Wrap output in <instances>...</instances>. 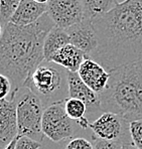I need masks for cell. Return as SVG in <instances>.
Returning <instances> with one entry per match:
<instances>
[{"mask_svg": "<svg viewBox=\"0 0 142 149\" xmlns=\"http://www.w3.org/2000/svg\"><path fill=\"white\" fill-rule=\"evenodd\" d=\"M47 13L56 26L68 28L85 19L82 0H49Z\"/></svg>", "mask_w": 142, "mask_h": 149, "instance_id": "cell-8", "label": "cell"}, {"mask_svg": "<svg viewBox=\"0 0 142 149\" xmlns=\"http://www.w3.org/2000/svg\"><path fill=\"white\" fill-rule=\"evenodd\" d=\"M97 47L89 58L108 72L142 58L140 0L123 1L108 13L93 19Z\"/></svg>", "mask_w": 142, "mask_h": 149, "instance_id": "cell-1", "label": "cell"}, {"mask_svg": "<svg viewBox=\"0 0 142 149\" xmlns=\"http://www.w3.org/2000/svg\"><path fill=\"white\" fill-rule=\"evenodd\" d=\"M125 1H130V0H125Z\"/></svg>", "mask_w": 142, "mask_h": 149, "instance_id": "cell-28", "label": "cell"}, {"mask_svg": "<svg viewBox=\"0 0 142 149\" xmlns=\"http://www.w3.org/2000/svg\"><path fill=\"white\" fill-rule=\"evenodd\" d=\"M121 149H138V148L135 147L132 144V142H129V143H123Z\"/></svg>", "mask_w": 142, "mask_h": 149, "instance_id": "cell-24", "label": "cell"}, {"mask_svg": "<svg viewBox=\"0 0 142 149\" xmlns=\"http://www.w3.org/2000/svg\"><path fill=\"white\" fill-rule=\"evenodd\" d=\"M93 146L94 149H121L123 143L116 141H107V140L98 139L93 137Z\"/></svg>", "mask_w": 142, "mask_h": 149, "instance_id": "cell-23", "label": "cell"}, {"mask_svg": "<svg viewBox=\"0 0 142 149\" xmlns=\"http://www.w3.org/2000/svg\"><path fill=\"white\" fill-rule=\"evenodd\" d=\"M81 80L98 95L106 89L110 80V72L93 58L87 56L77 72Z\"/></svg>", "mask_w": 142, "mask_h": 149, "instance_id": "cell-12", "label": "cell"}, {"mask_svg": "<svg viewBox=\"0 0 142 149\" xmlns=\"http://www.w3.org/2000/svg\"><path fill=\"white\" fill-rule=\"evenodd\" d=\"M20 1L21 0H0V22L3 27L9 23Z\"/></svg>", "mask_w": 142, "mask_h": 149, "instance_id": "cell-18", "label": "cell"}, {"mask_svg": "<svg viewBox=\"0 0 142 149\" xmlns=\"http://www.w3.org/2000/svg\"><path fill=\"white\" fill-rule=\"evenodd\" d=\"M40 142L36 141L29 137L18 135L16 144H15V149H38L40 148Z\"/></svg>", "mask_w": 142, "mask_h": 149, "instance_id": "cell-20", "label": "cell"}, {"mask_svg": "<svg viewBox=\"0 0 142 149\" xmlns=\"http://www.w3.org/2000/svg\"><path fill=\"white\" fill-rule=\"evenodd\" d=\"M15 97L0 101V149H5L18 136Z\"/></svg>", "mask_w": 142, "mask_h": 149, "instance_id": "cell-9", "label": "cell"}, {"mask_svg": "<svg viewBox=\"0 0 142 149\" xmlns=\"http://www.w3.org/2000/svg\"><path fill=\"white\" fill-rule=\"evenodd\" d=\"M65 149H94V146L93 143H91L86 138L77 137L72 138L65 145Z\"/></svg>", "mask_w": 142, "mask_h": 149, "instance_id": "cell-21", "label": "cell"}, {"mask_svg": "<svg viewBox=\"0 0 142 149\" xmlns=\"http://www.w3.org/2000/svg\"><path fill=\"white\" fill-rule=\"evenodd\" d=\"M87 56L73 45H67L56 52L49 62L64 68L68 72L77 73Z\"/></svg>", "mask_w": 142, "mask_h": 149, "instance_id": "cell-14", "label": "cell"}, {"mask_svg": "<svg viewBox=\"0 0 142 149\" xmlns=\"http://www.w3.org/2000/svg\"><path fill=\"white\" fill-rule=\"evenodd\" d=\"M70 37L65 28L54 25L49 30L43 43V56L45 61L49 62L51 58L65 45H70Z\"/></svg>", "mask_w": 142, "mask_h": 149, "instance_id": "cell-15", "label": "cell"}, {"mask_svg": "<svg viewBox=\"0 0 142 149\" xmlns=\"http://www.w3.org/2000/svg\"><path fill=\"white\" fill-rule=\"evenodd\" d=\"M34 1L38 2V3H40V4H47L49 0H34Z\"/></svg>", "mask_w": 142, "mask_h": 149, "instance_id": "cell-26", "label": "cell"}, {"mask_svg": "<svg viewBox=\"0 0 142 149\" xmlns=\"http://www.w3.org/2000/svg\"><path fill=\"white\" fill-rule=\"evenodd\" d=\"M2 31H3V26H2L1 22H0V38H1V36H2Z\"/></svg>", "mask_w": 142, "mask_h": 149, "instance_id": "cell-27", "label": "cell"}, {"mask_svg": "<svg viewBox=\"0 0 142 149\" xmlns=\"http://www.w3.org/2000/svg\"><path fill=\"white\" fill-rule=\"evenodd\" d=\"M68 71L52 62H42L25 81L23 88L29 90L43 106L65 101L68 95Z\"/></svg>", "mask_w": 142, "mask_h": 149, "instance_id": "cell-4", "label": "cell"}, {"mask_svg": "<svg viewBox=\"0 0 142 149\" xmlns=\"http://www.w3.org/2000/svg\"><path fill=\"white\" fill-rule=\"evenodd\" d=\"M18 135L26 136L41 143L45 135L41 129L45 106L33 93L21 88L15 97Z\"/></svg>", "mask_w": 142, "mask_h": 149, "instance_id": "cell-5", "label": "cell"}, {"mask_svg": "<svg viewBox=\"0 0 142 149\" xmlns=\"http://www.w3.org/2000/svg\"><path fill=\"white\" fill-rule=\"evenodd\" d=\"M110 74L106 89L99 94L102 111L118 114L127 122L142 119V58Z\"/></svg>", "mask_w": 142, "mask_h": 149, "instance_id": "cell-3", "label": "cell"}, {"mask_svg": "<svg viewBox=\"0 0 142 149\" xmlns=\"http://www.w3.org/2000/svg\"><path fill=\"white\" fill-rule=\"evenodd\" d=\"M89 128L93 132V137L98 139L121 143L131 142L129 122L112 112H103L97 119L90 122Z\"/></svg>", "mask_w": 142, "mask_h": 149, "instance_id": "cell-7", "label": "cell"}, {"mask_svg": "<svg viewBox=\"0 0 142 149\" xmlns=\"http://www.w3.org/2000/svg\"><path fill=\"white\" fill-rule=\"evenodd\" d=\"M68 95L69 98L81 100L86 104L88 112L87 114L92 115L101 112V102L97 93L87 86L79 77L78 73L68 72Z\"/></svg>", "mask_w": 142, "mask_h": 149, "instance_id": "cell-11", "label": "cell"}, {"mask_svg": "<svg viewBox=\"0 0 142 149\" xmlns=\"http://www.w3.org/2000/svg\"><path fill=\"white\" fill-rule=\"evenodd\" d=\"M85 19L93 20L108 13L120 2L118 0H82Z\"/></svg>", "mask_w": 142, "mask_h": 149, "instance_id": "cell-17", "label": "cell"}, {"mask_svg": "<svg viewBox=\"0 0 142 149\" xmlns=\"http://www.w3.org/2000/svg\"><path fill=\"white\" fill-rule=\"evenodd\" d=\"M54 26L45 13L36 22L27 26L7 23L0 38V74L10 80L13 90L23 88L25 81L42 62L43 43Z\"/></svg>", "mask_w": 142, "mask_h": 149, "instance_id": "cell-2", "label": "cell"}, {"mask_svg": "<svg viewBox=\"0 0 142 149\" xmlns=\"http://www.w3.org/2000/svg\"><path fill=\"white\" fill-rule=\"evenodd\" d=\"M64 106L65 113L69 116L70 119L75 121L81 128H89L90 122H89L88 118L85 117L88 112V109L83 101L74 99V98H67L64 102Z\"/></svg>", "mask_w": 142, "mask_h": 149, "instance_id": "cell-16", "label": "cell"}, {"mask_svg": "<svg viewBox=\"0 0 142 149\" xmlns=\"http://www.w3.org/2000/svg\"><path fill=\"white\" fill-rule=\"evenodd\" d=\"M65 101L56 102L45 107L42 114L41 129L45 137L54 142H62L75 134V121L70 119L65 111Z\"/></svg>", "mask_w": 142, "mask_h": 149, "instance_id": "cell-6", "label": "cell"}, {"mask_svg": "<svg viewBox=\"0 0 142 149\" xmlns=\"http://www.w3.org/2000/svg\"><path fill=\"white\" fill-rule=\"evenodd\" d=\"M129 134L133 145L142 149V119L129 122Z\"/></svg>", "mask_w": 142, "mask_h": 149, "instance_id": "cell-19", "label": "cell"}, {"mask_svg": "<svg viewBox=\"0 0 142 149\" xmlns=\"http://www.w3.org/2000/svg\"><path fill=\"white\" fill-rule=\"evenodd\" d=\"M17 137H18V136H17ZM17 137L15 138V139L13 140L11 143H10L9 145H8L5 149H15V144H16V141H17Z\"/></svg>", "mask_w": 142, "mask_h": 149, "instance_id": "cell-25", "label": "cell"}, {"mask_svg": "<svg viewBox=\"0 0 142 149\" xmlns=\"http://www.w3.org/2000/svg\"><path fill=\"white\" fill-rule=\"evenodd\" d=\"M12 90L13 87L9 79L0 74V101L8 99L11 95Z\"/></svg>", "mask_w": 142, "mask_h": 149, "instance_id": "cell-22", "label": "cell"}, {"mask_svg": "<svg viewBox=\"0 0 142 149\" xmlns=\"http://www.w3.org/2000/svg\"><path fill=\"white\" fill-rule=\"evenodd\" d=\"M65 29L69 34L71 45L81 49L87 56L93 54L97 47V34L93 21L84 19Z\"/></svg>", "mask_w": 142, "mask_h": 149, "instance_id": "cell-10", "label": "cell"}, {"mask_svg": "<svg viewBox=\"0 0 142 149\" xmlns=\"http://www.w3.org/2000/svg\"><path fill=\"white\" fill-rule=\"evenodd\" d=\"M45 13L47 4L38 3L34 0H21L9 22L17 26H27L36 22Z\"/></svg>", "mask_w": 142, "mask_h": 149, "instance_id": "cell-13", "label": "cell"}]
</instances>
